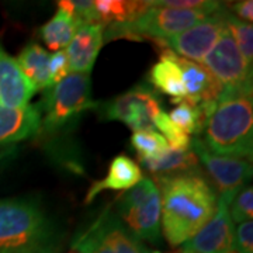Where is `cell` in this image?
<instances>
[{
	"label": "cell",
	"mask_w": 253,
	"mask_h": 253,
	"mask_svg": "<svg viewBox=\"0 0 253 253\" xmlns=\"http://www.w3.org/2000/svg\"><path fill=\"white\" fill-rule=\"evenodd\" d=\"M161 189V215L165 238L172 246L186 244L212 218L218 197L200 174L183 173L156 179Z\"/></svg>",
	"instance_id": "obj_1"
},
{
	"label": "cell",
	"mask_w": 253,
	"mask_h": 253,
	"mask_svg": "<svg viewBox=\"0 0 253 253\" xmlns=\"http://www.w3.org/2000/svg\"><path fill=\"white\" fill-rule=\"evenodd\" d=\"M62 234L33 197L0 199V253H59Z\"/></svg>",
	"instance_id": "obj_2"
},
{
	"label": "cell",
	"mask_w": 253,
	"mask_h": 253,
	"mask_svg": "<svg viewBox=\"0 0 253 253\" xmlns=\"http://www.w3.org/2000/svg\"><path fill=\"white\" fill-rule=\"evenodd\" d=\"M204 145L212 154L251 161L253 151L252 91L222 90L204 126Z\"/></svg>",
	"instance_id": "obj_3"
},
{
	"label": "cell",
	"mask_w": 253,
	"mask_h": 253,
	"mask_svg": "<svg viewBox=\"0 0 253 253\" xmlns=\"http://www.w3.org/2000/svg\"><path fill=\"white\" fill-rule=\"evenodd\" d=\"M97 104L91 99L90 76L87 73H69L46 90L38 104L41 111L40 132L55 134L76 121L86 110L96 109Z\"/></svg>",
	"instance_id": "obj_4"
},
{
	"label": "cell",
	"mask_w": 253,
	"mask_h": 253,
	"mask_svg": "<svg viewBox=\"0 0 253 253\" xmlns=\"http://www.w3.org/2000/svg\"><path fill=\"white\" fill-rule=\"evenodd\" d=\"M208 16L211 14L200 10L156 7L149 4V9L134 21L109 26L106 30V38H151L163 45L172 37L196 26Z\"/></svg>",
	"instance_id": "obj_5"
},
{
	"label": "cell",
	"mask_w": 253,
	"mask_h": 253,
	"mask_svg": "<svg viewBox=\"0 0 253 253\" xmlns=\"http://www.w3.org/2000/svg\"><path fill=\"white\" fill-rule=\"evenodd\" d=\"M118 214L120 221L139 241H161V193L152 179H141L121 196Z\"/></svg>",
	"instance_id": "obj_6"
},
{
	"label": "cell",
	"mask_w": 253,
	"mask_h": 253,
	"mask_svg": "<svg viewBox=\"0 0 253 253\" xmlns=\"http://www.w3.org/2000/svg\"><path fill=\"white\" fill-rule=\"evenodd\" d=\"M100 117L121 121L134 132L155 131V118L162 111L158 93L146 84H138L118 97L97 104Z\"/></svg>",
	"instance_id": "obj_7"
},
{
	"label": "cell",
	"mask_w": 253,
	"mask_h": 253,
	"mask_svg": "<svg viewBox=\"0 0 253 253\" xmlns=\"http://www.w3.org/2000/svg\"><path fill=\"white\" fill-rule=\"evenodd\" d=\"M78 253H159L148 249L116 215L104 212L73 239Z\"/></svg>",
	"instance_id": "obj_8"
},
{
	"label": "cell",
	"mask_w": 253,
	"mask_h": 253,
	"mask_svg": "<svg viewBox=\"0 0 253 253\" xmlns=\"http://www.w3.org/2000/svg\"><path fill=\"white\" fill-rule=\"evenodd\" d=\"M204 66L225 90L252 91V68L246 63L228 28L204 58Z\"/></svg>",
	"instance_id": "obj_9"
},
{
	"label": "cell",
	"mask_w": 253,
	"mask_h": 253,
	"mask_svg": "<svg viewBox=\"0 0 253 253\" xmlns=\"http://www.w3.org/2000/svg\"><path fill=\"white\" fill-rule=\"evenodd\" d=\"M190 149L214 179L221 193L219 199L231 204L234 197L244 189L248 180H251L252 177L251 161L212 154L199 138L191 139Z\"/></svg>",
	"instance_id": "obj_10"
},
{
	"label": "cell",
	"mask_w": 253,
	"mask_h": 253,
	"mask_svg": "<svg viewBox=\"0 0 253 253\" xmlns=\"http://www.w3.org/2000/svg\"><path fill=\"white\" fill-rule=\"evenodd\" d=\"M225 14L224 7H221L217 13L208 16L196 26L172 37L163 46L168 49L170 48L173 54L179 58L181 56L184 59L199 62L204 61V58L215 46L218 40L226 30Z\"/></svg>",
	"instance_id": "obj_11"
},
{
	"label": "cell",
	"mask_w": 253,
	"mask_h": 253,
	"mask_svg": "<svg viewBox=\"0 0 253 253\" xmlns=\"http://www.w3.org/2000/svg\"><path fill=\"white\" fill-rule=\"evenodd\" d=\"M234 229L229 204L218 199L212 218L183 244L181 253H234Z\"/></svg>",
	"instance_id": "obj_12"
},
{
	"label": "cell",
	"mask_w": 253,
	"mask_h": 253,
	"mask_svg": "<svg viewBox=\"0 0 253 253\" xmlns=\"http://www.w3.org/2000/svg\"><path fill=\"white\" fill-rule=\"evenodd\" d=\"M34 93V86L21 71L17 59L7 54L0 44V104L21 109L28 106Z\"/></svg>",
	"instance_id": "obj_13"
},
{
	"label": "cell",
	"mask_w": 253,
	"mask_h": 253,
	"mask_svg": "<svg viewBox=\"0 0 253 253\" xmlns=\"http://www.w3.org/2000/svg\"><path fill=\"white\" fill-rule=\"evenodd\" d=\"M104 26L82 24L78 27L68 49L65 51L69 71L72 73H89L93 69L96 58L103 45Z\"/></svg>",
	"instance_id": "obj_14"
},
{
	"label": "cell",
	"mask_w": 253,
	"mask_h": 253,
	"mask_svg": "<svg viewBox=\"0 0 253 253\" xmlns=\"http://www.w3.org/2000/svg\"><path fill=\"white\" fill-rule=\"evenodd\" d=\"M41 111L38 104L11 109L0 104V145H16L40 134Z\"/></svg>",
	"instance_id": "obj_15"
},
{
	"label": "cell",
	"mask_w": 253,
	"mask_h": 253,
	"mask_svg": "<svg viewBox=\"0 0 253 253\" xmlns=\"http://www.w3.org/2000/svg\"><path fill=\"white\" fill-rule=\"evenodd\" d=\"M177 63L180 66L181 79L186 89V100L201 106L217 103L224 87L212 73L204 65L191 62L184 58L177 56Z\"/></svg>",
	"instance_id": "obj_16"
},
{
	"label": "cell",
	"mask_w": 253,
	"mask_h": 253,
	"mask_svg": "<svg viewBox=\"0 0 253 253\" xmlns=\"http://www.w3.org/2000/svg\"><path fill=\"white\" fill-rule=\"evenodd\" d=\"M142 179V172L131 158L126 155H118L110 163L109 172L103 180L93 183L86 196V203L96 199L104 190H129Z\"/></svg>",
	"instance_id": "obj_17"
},
{
	"label": "cell",
	"mask_w": 253,
	"mask_h": 253,
	"mask_svg": "<svg viewBox=\"0 0 253 253\" xmlns=\"http://www.w3.org/2000/svg\"><path fill=\"white\" fill-rule=\"evenodd\" d=\"M149 82L155 89L161 90L166 96H170L174 104L186 100V89L181 79V71L177 56L169 49H163L159 62L152 66L149 72Z\"/></svg>",
	"instance_id": "obj_18"
},
{
	"label": "cell",
	"mask_w": 253,
	"mask_h": 253,
	"mask_svg": "<svg viewBox=\"0 0 253 253\" xmlns=\"http://www.w3.org/2000/svg\"><path fill=\"white\" fill-rule=\"evenodd\" d=\"M139 162L156 179L183 174V173H194L199 168V159L196 158L191 149L176 151L169 148L163 154L158 155L156 158L139 159Z\"/></svg>",
	"instance_id": "obj_19"
},
{
	"label": "cell",
	"mask_w": 253,
	"mask_h": 253,
	"mask_svg": "<svg viewBox=\"0 0 253 253\" xmlns=\"http://www.w3.org/2000/svg\"><path fill=\"white\" fill-rule=\"evenodd\" d=\"M17 63L33 83L36 91L49 90L52 87L49 76V54L40 44L33 41L24 46L18 55Z\"/></svg>",
	"instance_id": "obj_20"
},
{
	"label": "cell",
	"mask_w": 253,
	"mask_h": 253,
	"mask_svg": "<svg viewBox=\"0 0 253 253\" xmlns=\"http://www.w3.org/2000/svg\"><path fill=\"white\" fill-rule=\"evenodd\" d=\"M78 27L79 23L72 14L66 13L65 10L58 9L54 17L41 27L40 34L42 41L45 42L46 48L56 52L62 51V48L69 45Z\"/></svg>",
	"instance_id": "obj_21"
},
{
	"label": "cell",
	"mask_w": 253,
	"mask_h": 253,
	"mask_svg": "<svg viewBox=\"0 0 253 253\" xmlns=\"http://www.w3.org/2000/svg\"><path fill=\"white\" fill-rule=\"evenodd\" d=\"M168 116H169L173 124L180 131H183L184 134L199 135L200 132H203V129H204L208 114L203 106L193 104L187 100H183L181 103L177 104V107H174L170 111V114H168Z\"/></svg>",
	"instance_id": "obj_22"
},
{
	"label": "cell",
	"mask_w": 253,
	"mask_h": 253,
	"mask_svg": "<svg viewBox=\"0 0 253 253\" xmlns=\"http://www.w3.org/2000/svg\"><path fill=\"white\" fill-rule=\"evenodd\" d=\"M225 24L229 34L232 36L235 44L246 63L252 68L253 65V27L252 24L241 21L231 13L225 14Z\"/></svg>",
	"instance_id": "obj_23"
},
{
	"label": "cell",
	"mask_w": 253,
	"mask_h": 253,
	"mask_svg": "<svg viewBox=\"0 0 253 253\" xmlns=\"http://www.w3.org/2000/svg\"><path fill=\"white\" fill-rule=\"evenodd\" d=\"M131 145L139 159H151L169 149L166 139L156 131H139L131 136Z\"/></svg>",
	"instance_id": "obj_24"
},
{
	"label": "cell",
	"mask_w": 253,
	"mask_h": 253,
	"mask_svg": "<svg viewBox=\"0 0 253 253\" xmlns=\"http://www.w3.org/2000/svg\"><path fill=\"white\" fill-rule=\"evenodd\" d=\"M155 128H158L162 132V136L166 139L170 149H176V151L190 149V144H191L190 136L174 126L163 110L155 118Z\"/></svg>",
	"instance_id": "obj_25"
},
{
	"label": "cell",
	"mask_w": 253,
	"mask_h": 253,
	"mask_svg": "<svg viewBox=\"0 0 253 253\" xmlns=\"http://www.w3.org/2000/svg\"><path fill=\"white\" fill-rule=\"evenodd\" d=\"M229 215L232 222L241 224L252 219L253 215V189L252 186H245L236 194L229 204Z\"/></svg>",
	"instance_id": "obj_26"
},
{
	"label": "cell",
	"mask_w": 253,
	"mask_h": 253,
	"mask_svg": "<svg viewBox=\"0 0 253 253\" xmlns=\"http://www.w3.org/2000/svg\"><path fill=\"white\" fill-rule=\"evenodd\" d=\"M234 253H253V221L241 222L234 229Z\"/></svg>",
	"instance_id": "obj_27"
},
{
	"label": "cell",
	"mask_w": 253,
	"mask_h": 253,
	"mask_svg": "<svg viewBox=\"0 0 253 253\" xmlns=\"http://www.w3.org/2000/svg\"><path fill=\"white\" fill-rule=\"evenodd\" d=\"M68 72H69V63L65 51H56L52 55H49V76L52 86L62 81Z\"/></svg>",
	"instance_id": "obj_28"
},
{
	"label": "cell",
	"mask_w": 253,
	"mask_h": 253,
	"mask_svg": "<svg viewBox=\"0 0 253 253\" xmlns=\"http://www.w3.org/2000/svg\"><path fill=\"white\" fill-rule=\"evenodd\" d=\"M229 9L234 11V17H236L245 23H252L253 20V1L252 0H242V1H234L229 3Z\"/></svg>",
	"instance_id": "obj_29"
},
{
	"label": "cell",
	"mask_w": 253,
	"mask_h": 253,
	"mask_svg": "<svg viewBox=\"0 0 253 253\" xmlns=\"http://www.w3.org/2000/svg\"><path fill=\"white\" fill-rule=\"evenodd\" d=\"M18 154L16 145H0V172L9 165Z\"/></svg>",
	"instance_id": "obj_30"
}]
</instances>
